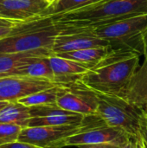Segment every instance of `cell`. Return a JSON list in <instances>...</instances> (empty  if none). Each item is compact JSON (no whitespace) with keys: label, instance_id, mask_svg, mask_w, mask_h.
<instances>
[{"label":"cell","instance_id":"cell-1","mask_svg":"<svg viewBox=\"0 0 147 148\" xmlns=\"http://www.w3.org/2000/svg\"><path fill=\"white\" fill-rule=\"evenodd\" d=\"M147 13V0H102L75 10L52 16L57 29L94 30Z\"/></svg>","mask_w":147,"mask_h":148},{"label":"cell","instance_id":"cell-2","mask_svg":"<svg viewBox=\"0 0 147 148\" xmlns=\"http://www.w3.org/2000/svg\"><path fill=\"white\" fill-rule=\"evenodd\" d=\"M139 56L134 51L111 48L110 53L78 81L93 91L121 96L139 67Z\"/></svg>","mask_w":147,"mask_h":148},{"label":"cell","instance_id":"cell-3","mask_svg":"<svg viewBox=\"0 0 147 148\" xmlns=\"http://www.w3.org/2000/svg\"><path fill=\"white\" fill-rule=\"evenodd\" d=\"M59 30L52 16L41 15L31 19L16 22L10 34L0 40V53H24L50 49Z\"/></svg>","mask_w":147,"mask_h":148},{"label":"cell","instance_id":"cell-4","mask_svg":"<svg viewBox=\"0 0 147 148\" xmlns=\"http://www.w3.org/2000/svg\"><path fill=\"white\" fill-rule=\"evenodd\" d=\"M146 30L147 13H146L90 31L95 36L108 41L110 47L113 49H126L143 55L142 36Z\"/></svg>","mask_w":147,"mask_h":148},{"label":"cell","instance_id":"cell-5","mask_svg":"<svg viewBox=\"0 0 147 148\" xmlns=\"http://www.w3.org/2000/svg\"><path fill=\"white\" fill-rule=\"evenodd\" d=\"M98 99L97 115L105 124L125 130L128 134L138 136L141 112L124 98L94 91Z\"/></svg>","mask_w":147,"mask_h":148},{"label":"cell","instance_id":"cell-6","mask_svg":"<svg viewBox=\"0 0 147 148\" xmlns=\"http://www.w3.org/2000/svg\"><path fill=\"white\" fill-rule=\"evenodd\" d=\"M97 116H86L81 125L75 126H45L28 127L23 128L18 141L32 144L42 148H63L66 140L76 134L91 127L96 121Z\"/></svg>","mask_w":147,"mask_h":148},{"label":"cell","instance_id":"cell-7","mask_svg":"<svg viewBox=\"0 0 147 148\" xmlns=\"http://www.w3.org/2000/svg\"><path fill=\"white\" fill-rule=\"evenodd\" d=\"M97 116V115H96ZM125 130L105 124L98 116L94 124L82 132L68 137L66 147H80L94 144H112L122 147L130 138Z\"/></svg>","mask_w":147,"mask_h":148},{"label":"cell","instance_id":"cell-8","mask_svg":"<svg viewBox=\"0 0 147 148\" xmlns=\"http://www.w3.org/2000/svg\"><path fill=\"white\" fill-rule=\"evenodd\" d=\"M55 85L58 84L47 79L19 75L0 77V101H17Z\"/></svg>","mask_w":147,"mask_h":148},{"label":"cell","instance_id":"cell-9","mask_svg":"<svg viewBox=\"0 0 147 148\" xmlns=\"http://www.w3.org/2000/svg\"><path fill=\"white\" fill-rule=\"evenodd\" d=\"M56 104L64 110L88 116L96 114L98 99L93 90L77 81L65 85V89L58 97Z\"/></svg>","mask_w":147,"mask_h":148},{"label":"cell","instance_id":"cell-10","mask_svg":"<svg viewBox=\"0 0 147 148\" xmlns=\"http://www.w3.org/2000/svg\"><path fill=\"white\" fill-rule=\"evenodd\" d=\"M52 51L54 55L86 49L90 48L108 47L110 42L105 39L95 36L90 30L83 29H58Z\"/></svg>","mask_w":147,"mask_h":148},{"label":"cell","instance_id":"cell-11","mask_svg":"<svg viewBox=\"0 0 147 148\" xmlns=\"http://www.w3.org/2000/svg\"><path fill=\"white\" fill-rule=\"evenodd\" d=\"M30 120L28 127L45 126H75L83 123L86 116L64 110L55 105L29 108Z\"/></svg>","mask_w":147,"mask_h":148},{"label":"cell","instance_id":"cell-12","mask_svg":"<svg viewBox=\"0 0 147 148\" xmlns=\"http://www.w3.org/2000/svg\"><path fill=\"white\" fill-rule=\"evenodd\" d=\"M50 3L45 0H0V18L23 22L43 15Z\"/></svg>","mask_w":147,"mask_h":148},{"label":"cell","instance_id":"cell-13","mask_svg":"<svg viewBox=\"0 0 147 148\" xmlns=\"http://www.w3.org/2000/svg\"><path fill=\"white\" fill-rule=\"evenodd\" d=\"M54 74V81L57 84L67 85L77 82L92 66L53 55L49 57Z\"/></svg>","mask_w":147,"mask_h":148},{"label":"cell","instance_id":"cell-14","mask_svg":"<svg viewBox=\"0 0 147 148\" xmlns=\"http://www.w3.org/2000/svg\"><path fill=\"white\" fill-rule=\"evenodd\" d=\"M133 106L141 110L147 103V60L138 68L130 79L121 96Z\"/></svg>","mask_w":147,"mask_h":148},{"label":"cell","instance_id":"cell-15","mask_svg":"<svg viewBox=\"0 0 147 148\" xmlns=\"http://www.w3.org/2000/svg\"><path fill=\"white\" fill-rule=\"evenodd\" d=\"M54 53L50 49H42L24 53H0V77L11 75L17 68L39 57H49Z\"/></svg>","mask_w":147,"mask_h":148},{"label":"cell","instance_id":"cell-16","mask_svg":"<svg viewBox=\"0 0 147 148\" xmlns=\"http://www.w3.org/2000/svg\"><path fill=\"white\" fill-rule=\"evenodd\" d=\"M30 120L29 108L20 101H10L0 111V123L28 127Z\"/></svg>","mask_w":147,"mask_h":148},{"label":"cell","instance_id":"cell-17","mask_svg":"<svg viewBox=\"0 0 147 148\" xmlns=\"http://www.w3.org/2000/svg\"><path fill=\"white\" fill-rule=\"evenodd\" d=\"M11 75L28 76L33 78L47 79L52 82L54 81V74L51 69L49 57H39L30 62L24 64L12 73Z\"/></svg>","mask_w":147,"mask_h":148},{"label":"cell","instance_id":"cell-18","mask_svg":"<svg viewBox=\"0 0 147 148\" xmlns=\"http://www.w3.org/2000/svg\"><path fill=\"white\" fill-rule=\"evenodd\" d=\"M111 51V47H98V48H90L86 49H81L76 51L66 52L62 54H57L60 57L67 58L69 60H73L81 63L88 64L90 66H94L98 63L101 60L106 57Z\"/></svg>","mask_w":147,"mask_h":148},{"label":"cell","instance_id":"cell-19","mask_svg":"<svg viewBox=\"0 0 147 148\" xmlns=\"http://www.w3.org/2000/svg\"><path fill=\"white\" fill-rule=\"evenodd\" d=\"M65 89V85L58 84L52 88L42 90L31 95H29L18 101L22 104L31 108L36 106L55 105L57 102L58 97Z\"/></svg>","mask_w":147,"mask_h":148},{"label":"cell","instance_id":"cell-20","mask_svg":"<svg viewBox=\"0 0 147 148\" xmlns=\"http://www.w3.org/2000/svg\"><path fill=\"white\" fill-rule=\"evenodd\" d=\"M101 1L102 0H59L56 3L50 4L49 7L44 11L43 15L55 16L57 14L81 9Z\"/></svg>","mask_w":147,"mask_h":148},{"label":"cell","instance_id":"cell-21","mask_svg":"<svg viewBox=\"0 0 147 148\" xmlns=\"http://www.w3.org/2000/svg\"><path fill=\"white\" fill-rule=\"evenodd\" d=\"M22 130L20 126L0 123V147L18 141Z\"/></svg>","mask_w":147,"mask_h":148},{"label":"cell","instance_id":"cell-22","mask_svg":"<svg viewBox=\"0 0 147 148\" xmlns=\"http://www.w3.org/2000/svg\"><path fill=\"white\" fill-rule=\"evenodd\" d=\"M16 23V22H12L10 20L0 18V40L7 37L10 34Z\"/></svg>","mask_w":147,"mask_h":148},{"label":"cell","instance_id":"cell-23","mask_svg":"<svg viewBox=\"0 0 147 148\" xmlns=\"http://www.w3.org/2000/svg\"><path fill=\"white\" fill-rule=\"evenodd\" d=\"M120 148H141V141L139 135L130 136L128 140Z\"/></svg>","mask_w":147,"mask_h":148},{"label":"cell","instance_id":"cell-24","mask_svg":"<svg viewBox=\"0 0 147 148\" xmlns=\"http://www.w3.org/2000/svg\"><path fill=\"white\" fill-rule=\"evenodd\" d=\"M139 135L143 140V142L145 143V145L147 147V120L143 116H141Z\"/></svg>","mask_w":147,"mask_h":148},{"label":"cell","instance_id":"cell-25","mask_svg":"<svg viewBox=\"0 0 147 148\" xmlns=\"http://www.w3.org/2000/svg\"><path fill=\"white\" fill-rule=\"evenodd\" d=\"M0 148H42L32 144H29V143H24V142H20V141H16V142H13V143H10V144H6L3 145Z\"/></svg>","mask_w":147,"mask_h":148},{"label":"cell","instance_id":"cell-26","mask_svg":"<svg viewBox=\"0 0 147 148\" xmlns=\"http://www.w3.org/2000/svg\"><path fill=\"white\" fill-rule=\"evenodd\" d=\"M78 148H120L112 144H94V145H85L80 146Z\"/></svg>","mask_w":147,"mask_h":148},{"label":"cell","instance_id":"cell-27","mask_svg":"<svg viewBox=\"0 0 147 148\" xmlns=\"http://www.w3.org/2000/svg\"><path fill=\"white\" fill-rule=\"evenodd\" d=\"M142 40H143V46H144V56L145 59L147 60V30L143 34L142 36Z\"/></svg>","mask_w":147,"mask_h":148},{"label":"cell","instance_id":"cell-28","mask_svg":"<svg viewBox=\"0 0 147 148\" xmlns=\"http://www.w3.org/2000/svg\"><path fill=\"white\" fill-rule=\"evenodd\" d=\"M140 112H141L142 116H143L144 118H146L147 120V103L144 106V108L140 110Z\"/></svg>","mask_w":147,"mask_h":148},{"label":"cell","instance_id":"cell-29","mask_svg":"<svg viewBox=\"0 0 147 148\" xmlns=\"http://www.w3.org/2000/svg\"><path fill=\"white\" fill-rule=\"evenodd\" d=\"M8 103H9V101H0V111H1L3 108H5V107L8 105Z\"/></svg>","mask_w":147,"mask_h":148},{"label":"cell","instance_id":"cell-30","mask_svg":"<svg viewBox=\"0 0 147 148\" xmlns=\"http://www.w3.org/2000/svg\"><path fill=\"white\" fill-rule=\"evenodd\" d=\"M45 1H47V2H48V3H49L50 4H53V3H56L57 1H59V0H45Z\"/></svg>","mask_w":147,"mask_h":148},{"label":"cell","instance_id":"cell-31","mask_svg":"<svg viewBox=\"0 0 147 148\" xmlns=\"http://www.w3.org/2000/svg\"><path fill=\"white\" fill-rule=\"evenodd\" d=\"M140 141H141V148H147V147L145 145V143L143 142V140H141V138H140Z\"/></svg>","mask_w":147,"mask_h":148}]
</instances>
